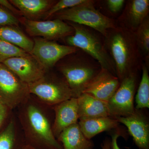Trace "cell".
Segmentation results:
<instances>
[{"label":"cell","mask_w":149,"mask_h":149,"mask_svg":"<svg viewBox=\"0 0 149 149\" xmlns=\"http://www.w3.org/2000/svg\"><path fill=\"white\" fill-rule=\"evenodd\" d=\"M106 37L107 45L114 63L116 73L120 81L131 72L138 59L135 36L122 28L111 29Z\"/></svg>","instance_id":"6da1fadb"},{"label":"cell","mask_w":149,"mask_h":149,"mask_svg":"<svg viewBox=\"0 0 149 149\" xmlns=\"http://www.w3.org/2000/svg\"><path fill=\"white\" fill-rule=\"evenodd\" d=\"M94 1L86 2L55 14L56 18L63 21L89 27L106 37L109 31L116 28L114 21L97 10Z\"/></svg>","instance_id":"7a4b0ae2"},{"label":"cell","mask_w":149,"mask_h":149,"mask_svg":"<svg viewBox=\"0 0 149 149\" xmlns=\"http://www.w3.org/2000/svg\"><path fill=\"white\" fill-rule=\"evenodd\" d=\"M74 29L73 35L67 37L68 45L81 49L96 60L101 68L114 74V63L100 39L85 26L70 22Z\"/></svg>","instance_id":"3957f363"},{"label":"cell","mask_w":149,"mask_h":149,"mask_svg":"<svg viewBox=\"0 0 149 149\" xmlns=\"http://www.w3.org/2000/svg\"><path fill=\"white\" fill-rule=\"evenodd\" d=\"M58 70L69 86L72 98H76L83 94L85 87L100 70L80 59L62 63Z\"/></svg>","instance_id":"277c9868"},{"label":"cell","mask_w":149,"mask_h":149,"mask_svg":"<svg viewBox=\"0 0 149 149\" xmlns=\"http://www.w3.org/2000/svg\"><path fill=\"white\" fill-rule=\"evenodd\" d=\"M136 85L135 72H130L120 81L117 91L107 102L111 117H125L135 111L134 98Z\"/></svg>","instance_id":"5b68a950"},{"label":"cell","mask_w":149,"mask_h":149,"mask_svg":"<svg viewBox=\"0 0 149 149\" xmlns=\"http://www.w3.org/2000/svg\"><path fill=\"white\" fill-rule=\"evenodd\" d=\"M30 94L28 85L22 81L3 63H0V101L13 108Z\"/></svg>","instance_id":"8992f818"},{"label":"cell","mask_w":149,"mask_h":149,"mask_svg":"<svg viewBox=\"0 0 149 149\" xmlns=\"http://www.w3.org/2000/svg\"><path fill=\"white\" fill-rule=\"evenodd\" d=\"M30 94H33L50 104L56 105L72 98V93L65 79L44 76L28 84Z\"/></svg>","instance_id":"52a82bcc"},{"label":"cell","mask_w":149,"mask_h":149,"mask_svg":"<svg viewBox=\"0 0 149 149\" xmlns=\"http://www.w3.org/2000/svg\"><path fill=\"white\" fill-rule=\"evenodd\" d=\"M30 54L42 65L46 70L50 69L58 61L79 49L69 45H60L43 38H35Z\"/></svg>","instance_id":"ba28073f"},{"label":"cell","mask_w":149,"mask_h":149,"mask_svg":"<svg viewBox=\"0 0 149 149\" xmlns=\"http://www.w3.org/2000/svg\"><path fill=\"white\" fill-rule=\"evenodd\" d=\"M26 32L30 36L42 37L48 40L66 38L73 35V27L63 20L39 21L24 19L22 20Z\"/></svg>","instance_id":"9c48e42d"},{"label":"cell","mask_w":149,"mask_h":149,"mask_svg":"<svg viewBox=\"0 0 149 149\" xmlns=\"http://www.w3.org/2000/svg\"><path fill=\"white\" fill-rule=\"evenodd\" d=\"M2 63L27 84L41 79L46 72L42 65L30 54L25 56L10 58Z\"/></svg>","instance_id":"30bf717a"},{"label":"cell","mask_w":149,"mask_h":149,"mask_svg":"<svg viewBox=\"0 0 149 149\" xmlns=\"http://www.w3.org/2000/svg\"><path fill=\"white\" fill-rule=\"evenodd\" d=\"M120 84L117 76L108 70L101 68L97 74L85 87L83 93L107 102Z\"/></svg>","instance_id":"8fae6325"},{"label":"cell","mask_w":149,"mask_h":149,"mask_svg":"<svg viewBox=\"0 0 149 149\" xmlns=\"http://www.w3.org/2000/svg\"><path fill=\"white\" fill-rule=\"evenodd\" d=\"M128 128L133 141L140 149H149V124L141 109H135L132 114L125 117L114 118Z\"/></svg>","instance_id":"7c38bea8"},{"label":"cell","mask_w":149,"mask_h":149,"mask_svg":"<svg viewBox=\"0 0 149 149\" xmlns=\"http://www.w3.org/2000/svg\"><path fill=\"white\" fill-rule=\"evenodd\" d=\"M27 115L31 129L41 141L52 149H62L56 140L48 119L40 110L34 106H29Z\"/></svg>","instance_id":"4fadbf2b"},{"label":"cell","mask_w":149,"mask_h":149,"mask_svg":"<svg viewBox=\"0 0 149 149\" xmlns=\"http://www.w3.org/2000/svg\"><path fill=\"white\" fill-rule=\"evenodd\" d=\"M55 119L52 130L54 135L58 136L68 126L78 123V104L77 98H71L54 107Z\"/></svg>","instance_id":"5bb4252c"},{"label":"cell","mask_w":149,"mask_h":149,"mask_svg":"<svg viewBox=\"0 0 149 149\" xmlns=\"http://www.w3.org/2000/svg\"><path fill=\"white\" fill-rule=\"evenodd\" d=\"M79 120L94 118L110 117L107 102L86 93L77 98Z\"/></svg>","instance_id":"9a60e30c"},{"label":"cell","mask_w":149,"mask_h":149,"mask_svg":"<svg viewBox=\"0 0 149 149\" xmlns=\"http://www.w3.org/2000/svg\"><path fill=\"white\" fill-rule=\"evenodd\" d=\"M78 123L84 136L91 140L104 131L118 129L120 123L114 118L101 117L81 119Z\"/></svg>","instance_id":"2e32d148"},{"label":"cell","mask_w":149,"mask_h":149,"mask_svg":"<svg viewBox=\"0 0 149 149\" xmlns=\"http://www.w3.org/2000/svg\"><path fill=\"white\" fill-rule=\"evenodd\" d=\"M10 2L18 9L27 19L35 20L45 15L57 1L52 0H11Z\"/></svg>","instance_id":"e0dca14e"},{"label":"cell","mask_w":149,"mask_h":149,"mask_svg":"<svg viewBox=\"0 0 149 149\" xmlns=\"http://www.w3.org/2000/svg\"><path fill=\"white\" fill-rule=\"evenodd\" d=\"M58 137L63 149H88L93 146L91 140L83 135L78 123L65 128Z\"/></svg>","instance_id":"ac0fdd59"},{"label":"cell","mask_w":149,"mask_h":149,"mask_svg":"<svg viewBox=\"0 0 149 149\" xmlns=\"http://www.w3.org/2000/svg\"><path fill=\"white\" fill-rule=\"evenodd\" d=\"M0 40L17 46L29 54L34 45L33 41L15 26L0 27Z\"/></svg>","instance_id":"d6986e66"},{"label":"cell","mask_w":149,"mask_h":149,"mask_svg":"<svg viewBox=\"0 0 149 149\" xmlns=\"http://www.w3.org/2000/svg\"><path fill=\"white\" fill-rule=\"evenodd\" d=\"M149 11V0L130 1L127 9V19L130 26L137 29L147 18Z\"/></svg>","instance_id":"ffe728a7"},{"label":"cell","mask_w":149,"mask_h":149,"mask_svg":"<svg viewBox=\"0 0 149 149\" xmlns=\"http://www.w3.org/2000/svg\"><path fill=\"white\" fill-rule=\"evenodd\" d=\"M135 109L140 110L149 108V75L146 65L142 67V76L136 97Z\"/></svg>","instance_id":"44dd1931"},{"label":"cell","mask_w":149,"mask_h":149,"mask_svg":"<svg viewBox=\"0 0 149 149\" xmlns=\"http://www.w3.org/2000/svg\"><path fill=\"white\" fill-rule=\"evenodd\" d=\"M135 33L137 47L141 50L142 53L149 59V19L148 17L137 28Z\"/></svg>","instance_id":"7402d4cb"},{"label":"cell","mask_w":149,"mask_h":149,"mask_svg":"<svg viewBox=\"0 0 149 149\" xmlns=\"http://www.w3.org/2000/svg\"><path fill=\"white\" fill-rule=\"evenodd\" d=\"M30 54L21 48L0 40V63L13 57L25 56Z\"/></svg>","instance_id":"603a6c76"},{"label":"cell","mask_w":149,"mask_h":149,"mask_svg":"<svg viewBox=\"0 0 149 149\" xmlns=\"http://www.w3.org/2000/svg\"><path fill=\"white\" fill-rule=\"evenodd\" d=\"M15 143L14 124L11 122L0 134V149H14Z\"/></svg>","instance_id":"cb8c5ba5"},{"label":"cell","mask_w":149,"mask_h":149,"mask_svg":"<svg viewBox=\"0 0 149 149\" xmlns=\"http://www.w3.org/2000/svg\"><path fill=\"white\" fill-rule=\"evenodd\" d=\"M87 1V0H61L57 1L46 13L45 18H49L59 12L79 5Z\"/></svg>","instance_id":"d4e9b609"},{"label":"cell","mask_w":149,"mask_h":149,"mask_svg":"<svg viewBox=\"0 0 149 149\" xmlns=\"http://www.w3.org/2000/svg\"><path fill=\"white\" fill-rule=\"evenodd\" d=\"M19 21L12 13L0 7V26L18 27Z\"/></svg>","instance_id":"484cf974"},{"label":"cell","mask_w":149,"mask_h":149,"mask_svg":"<svg viewBox=\"0 0 149 149\" xmlns=\"http://www.w3.org/2000/svg\"><path fill=\"white\" fill-rule=\"evenodd\" d=\"M122 133L119 130H114L111 134V140L107 139L101 144L102 149H120L117 143V139Z\"/></svg>","instance_id":"4316f807"},{"label":"cell","mask_w":149,"mask_h":149,"mask_svg":"<svg viewBox=\"0 0 149 149\" xmlns=\"http://www.w3.org/2000/svg\"><path fill=\"white\" fill-rule=\"evenodd\" d=\"M125 1L124 0H108L107 5L111 12L116 13L122 9Z\"/></svg>","instance_id":"83f0119b"},{"label":"cell","mask_w":149,"mask_h":149,"mask_svg":"<svg viewBox=\"0 0 149 149\" xmlns=\"http://www.w3.org/2000/svg\"><path fill=\"white\" fill-rule=\"evenodd\" d=\"M0 5L3 6L7 9L11 11L12 12L15 14L18 15H22V13L19 10H17L8 1L6 0H0Z\"/></svg>","instance_id":"f1b7e54d"},{"label":"cell","mask_w":149,"mask_h":149,"mask_svg":"<svg viewBox=\"0 0 149 149\" xmlns=\"http://www.w3.org/2000/svg\"><path fill=\"white\" fill-rule=\"evenodd\" d=\"M8 107L0 101V127L6 117Z\"/></svg>","instance_id":"f546056e"},{"label":"cell","mask_w":149,"mask_h":149,"mask_svg":"<svg viewBox=\"0 0 149 149\" xmlns=\"http://www.w3.org/2000/svg\"><path fill=\"white\" fill-rule=\"evenodd\" d=\"M22 149H37L35 148H33V147L31 146H27L24 147V148H23Z\"/></svg>","instance_id":"4dcf8cb0"},{"label":"cell","mask_w":149,"mask_h":149,"mask_svg":"<svg viewBox=\"0 0 149 149\" xmlns=\"http://www.w3.org/2000/svg\"><path fill=\"white\" fill-rule=\"evenodd\" d=\"M88 149H93V147H91V148H89Z\"/></svg>","instance_id":"1f68e13d"}]
</instances>
